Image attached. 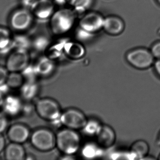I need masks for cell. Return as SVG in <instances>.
I'll list each match as a JSON object with an SVG mask.
<instances>
[{
    "mask_svg": "<svg viewBox=\"0 0 160 160\" xmlns=\"http://www.w3.org/2000/svg\"><path fill=\"white\" fill-rule=\"evenodd\" d=\"M82 139L77 131L64 128L56 134V147L64 156H72L81 148Z\"/></svg>",
    "mask_w": 160,
    "mask_h": 160,
    "instance_id": "1",
    "label": "cell"
},
{
    "mask_svg": "<svg viewBox=\"0 0 160 160\" xmlns=\"http://www.w3.org/2000/svg\"><path fill=\"white\" fill-rule=\"evenodd\" d=\"M76 12L69 8L54 11L50 18L51 31L54 34L61 35L71 31L76 22Z\"/></svg>",
    "mask_w": 160,
    "mask_h": 160,
    "instance_id": "2",
    "label": "cell"
},
{
    "mask_svg": "<svg viewBox=\"0 0 160 160\" xmlns=\"http://www.w3.org/2000/svg\"><path fill=\"white\" fill-rule=\"evenodd\" d=\"M35 111L38 116L45 121L56 122L59 121L62 111L58 101L51 98H43L36 103Z\"/></svg>",
    "mask_w": 160,
    "mask_h": 160,
    "instance_id": "3",
    "label": "cell"
},
{
    "mask_svg": "<svg viewBox=\"0 0 160 160\" xmlns=\"http://www.w3.org/2000/svg\"><path fill=\"white\" fill-rule=\"evenodd\" d=\"M31 142L37 150L43 152H50L56 147V134L48 128L38 129L32 133Z\"/></svg>",
    "mask_w": 160,
    "mask_h": 160,
    "instance_id": "4",
    "label": "cell"
},
{
    "mask_svg": "<svg viewBox=\"0 0 160 160\" xmlns=\"http://www.w3.org/2000/svg\"><path fill=\"white\" fill-rule=\"evenodd\" d=\"M88 120L85 114L81 110L69 108L62 112L60 123L65 128L78 131L83 129Z\"/></svg>",
    "mask_w": 160,
    "mask_h": 160,
    "instance_id": "5",
    "label": "cell"
},
{
    "mask_svg": "<svg viewBox=\"0 0 160 160\" xmlns=\"http://www.w3.org/2000/svg\"><path fill=\"white\" fill-rule=\"evenodd\" d=\"M126 60L132 66L144 69L151 66L154 63L152 53L144 49H137L129 52L126 55Z\"/></svg>",
    "mask_w": 160,
    "mask_h": 160,
    "instance_id": "6",
    "label": "cell"
},
{
    "mask_svg": "<svg viewBox=\"0 0 160 160\" xmlns=\"http://www.w3.org/2000/svg\"><path fill=\"white\" fill-rule=\"evenodd\" d=\"M29 60L26 49H18L8 56L6 68L9 72H21L29 65Z\"/></svg>",
    "mask_w": 160,
    "mask_h": 160,
    "instance_id": "7",
    "label": "cell"
},
{
    "mask_svg": "<svg viewBox=\"0 0 160 160\" xmlns=\"http://www.w3.org/2000/svg\"><path fill=\"white\" fill-rule=\"evenodd\" d=\"M104 18L99 13L91 12L86 14L79 22V27L85 31L94 34L103 27Z\"/></svg>",
    "mask_w": 160,
    "mask_h": 160,
    "instance_id": "8",
    "label": "cell"
},
{
    "mask_svg": "<svg viewBox=\"0 0 160 160\" xmlns=\"http://www.w3.org/2000/svg\"><path fill=\"white\" fill-rule=\"evenodd\" d=\"M32 13L39 19L51 18L54 12V7L51 0H34L31 3Z\"/></svg>",
    "mask_w": 160,
    "mask_h": 160,
    "instance_id": "9",
    "label": "cell"
},
{
    "mask_svg": "<svg viewBox=\"0 0 160 160\" xmlns=\"http://www.w3.org/2000/svg\"><path fill=\"white\" fill-rule=\"evenodd\" d=\"M96 143L102 149H108L115 144L116 133L111 126L102 125L96 136Z\"/></svg>",
    "mask_w": 160,
    "mask_h": 160,
    "instance_id": "10",
    "label": "cell"
},
{
    "mask_svg": "<svg viewBox=\"0 0 160 160\" xmlns=\"http://www.w3.org/2000/svg\"><path fill=\"white\" fill-rule=\"evenodd\" d=\"M32 21V16L27 9H21L14 12L10 18V24L14 29L23 31L30 27Z\"/></svg>",
    "mask_w": 160,
    "mask_h": 160,
    "instance_id": "11",
    "label": "cell"
},
{
    "mask_svg": "<svg viewBox=\"0 0 160 160\" xmlns=\"http://www.w3.org/2000/svg\"><path fill=\"white\" fill-rule=\"evenodd\" d=\"M8 137L12 142L22 144L30 137V132L26 126L16 124L10 127L8 132Z\"/></svg>",
    "mask_w": 160,
    "mask_h": 160,
    "instance_id": "12",
    "label": "cell"
},
{
    "mask_svg": "<svg viewBox=\"0 0 160 160\" xmlns=\"http://www.w3.org/2000/svg\"><path fill=\"white\" fill-rule=\"evenodd\" d=\"M124 28V22L119 17L109 16L104 18L102 29L107 34L117 35L123 32Z\"/></svg>",
    "mask_w": 160,
    "mask_h": 160,
    "instance_id": "13",
    "label": "cell"
},
{
    "mask_svg": "<svg viewBox=\"0 0 160 160\" xmlns=\"http://www.w3.org/2000/svg\"><path fill=\"white\" fill-rule=\"evenodd\" d=\"M64 52L67 56L72 59H79L85 54V49L80 42L67 39L64 45Z\"/></svg>",
    "mask_w": 160,
    "mask_h": 160,
    "instance_id": "14",
    "label": "cell"
},
{
    "mask_svg": "<svg viewBox=\"0 0 160 160\" xmlns=\"http://www.w3.org/2000/svg\"><path fill=\"white\" fill-rule=\"evenodd\" d=\"M2 108L6 114L16 116L21 111L22 105L18 98L10 95L4 98Z\"/></svg>",
    "mask_w": 160,
    "mask_h": 160,
    "instance_id": "15",
    "label": "cell"
},
{
    "mask_svg": "<svg viewBox=\"0 0 160 160\" xmlns=\"http://www.w3.org/2000/svg\"><path fill=\"white\" fill-rule=\"evenodd\" d=\"M5 157L8 160H23L26 157L25 151L21 144L11 142L5 149Z\"/></svg>",
    "mask_w": 160,
    "mask_h": 160,
    "instance_id": "16",
    "label": "cell"
},
{
    "mask_svg": "<svg viewBox=\"0 0 160 160\" xmlns=\"http://www.w3.org/2000/svg\"><path fill=\"white\" fill-rule=\"evenodd\" d=\"M35 67L38 75L48 76L53 72L55 65L53 60L46 56L39 59Z\"/></svg>",
    "mask_w": 160,
    "mask_h": 160,
    "instance_id": "17",
    "label": "cell"
},
{
    "mask_svg": "<svg viewBox=\"0 0 160 160\" xmlns=\"http://www.w3.org/2000/svg\"><path fill=\"white\" fill-rule=\"evenodd\" d=\"M38 89L35 81H26L20 87L21 95L26 100H31L37 95Z\"/></svg>",
    "mask_w": 160,
    "mask_h": 160,
    "instance_id": "18",
    "label": "cell"
},
{
    "mask_svg": "<svg viewBox=\"0 0 160 160\" xmlns=\"http://www.w3.org/2000/svg\"><path fill=\"white\" fill-rule=\"evenodd\" d=\"M68 39H63L53 43L48 49V57L53 60L59 58L64 52V48L66 42Z\"/></svg>",
    "mask_w": 160,
    "mask_h": 160,
    "instance_id": "19",
    "label": "cell"
},
{
    "mask_svg": "<svg viewBox=\"0 0 160 160\" xmlns=\"http://www.w3.org/2000/svg\"><path fill=\"white\" fill-rule=\"evenodd\" d=\"M102 124L96 119H88L86 124L82 131L85 135L96 137L101 128Z\"/></svg>",
    "mask_w": 160,
    "mask_h": 160,
    "instance_id": "20",
    "label": "cell"
},
{
    "mask_svg": "<svg viewBox=\"0 0 160 160\" xmlns=\"http://www.w3.org/2000/svg\"><path fill=\"white\" fill-rule=\"evenodd\" d=\"M149 147L148 145L144 141H137L134 143L131 148V153L133 157L140 158L144 157L148 153Z\"/></svg>",
    "mask_w": 160,
    "mask_h": 160,
    "instance_id": "21",
    "label": "cell"
},
{
    "mask_svg": "<svg viewBox=\"0 0 160 160\" xmlns=\"http://www.w3.org/2000/svg\"><path fill=\"white\" fill-rule=\"evenodd\" d=\"M20 72H10L7 78L6 83L12 89L20 88L24 83V78Z\"/></svg>",
    "mask_w": 160,
    "mask_h": 160,
    "instance_id": "22",
    "label": "cell"
},
{
    "mask_svg": "<svg viewBox=\"0 0 160 160\" xmlns=\"http://www.w3.org/2000/svg\"><path fill=\"white\" fill-rule=\"evenodd\" d=\"M11 42V36L7 29L0 27V51L9 47Z\"/></svg>",
    "mask_w": 160,
    "mask_h": 160,
    "instance_id": "23",
    "label": "cell"
},
{
    "mask_svg": "<svg viewBox=\"0 0 160 160\" xmlns=\"http://www.w3.org/2000/svg\"><path fill=\"white\" fill-rule=\"evenodd\" d=\"M93 0H77L74 6L76 13L82 14L88 10L92 5Z\"/></svg>",
    "mask_w": 160,
    "mask_h": 160,
    "instance_id": "24",
    "label": "cell"
},
{
    "mask_svg": "<svg viewBox=\"0 0 160 160\" xmlns=\"http://www.w3.org/2000/svg\"><path fill=\"white\" fill-rule=\"evenodd\" d=\"M50 41L48 38L43 36L37 38L33 42V46L39 51L48 49L50 46Z\"/></svg>",
    "mask_w": 160,
    "mask_h": 160,
    "instance_id": "25",
    "label": "cell"
},
{
    "mask_svg": "<svg viewBox=\"0 0 160 160\" xmlns=\"http://www.w3.org/2000/svg\"><path fill=\"white\" fill-rule=\"evenodd\" d=\"M21 74L24 79H26L27 81H34L35 78L38 75L35 66L29 65L21 71Z\"/></svg>",
    "mask_w": 160,
    "mask_h": 160,
    "instance_id": "26",
    "label": "cell"
},
{
    "mask_svg": "<svg viewBox=\"0 0 160 160\" xmlns=\"http://www.w3.org/2000/svg\"><path fill=\"white\" fill-rule=\"evenodd\" d=\"M100 147L98 144L96 146L92 145H87V146L84 147L82 151V154L84 157L87 158H91L95 157L98 153V149Z\"/></svg>",
    "mask_w": 160,
    "mask_h": 160,
    "instance_id": "27",
    "label": "cell"
},
{
    "mask_svg": "<svg viewBox=\"0 0 160 160\" xmlns=\"http://www.w3.org/2000/svg\"><path fill=\"white\" fill-rule=\"evenodd\" d=\"M94 35V34L88 33L79 27L77 29L76 32V37L77 39L80 41H88L89 39H91Z\"/></svg>",
    "mask_w": 160,
    "mask_h": 160,
    "instance_id": "28",
    "label": "cell"
},
{
    "mask_svg": "<svg viewBox=\"0 0 160 160\" xmlns=\"http://www.w3.org/2000/svg\"><path fill=\"white\" fill-rule=\"evenodd\" d=\"M8 126V121L5 114L0 113V133L5 131Z\"/></svg>",
    "mask_w": 160,
    "mask_h": 160,
    "instance_id": "29",
    "label": "cell"
},
{
    "mask_svg": "<svg viewBox=\"0 0 160 160\" xmlns=\"http://www.w3.org/2000/svg\"><path fill=\"white\" fill-rule=\"evenodd\" d=\"M8 71L6 68L0 66V85L5 83L8 74Z\"/></svg>",
    "mask_w": 160,
    "mask_h": 160,
    "instance_id": "30",
    "label": "cell"
},
{
    "mask_svg": "<svg viewBox=\"0 0 160 160\" xmlns=\"http://www.w3.org/2000/svg\"><path fill=\"white\" fill-rule=\"evenodd\" d=\"M151 53L154 57L160 59V42L155 44L152 47Z\"/></svg>",
    "mask_w": 160,
    "mask_h": 160,
    "instance_id": "31",
    "label": "cell"
},
{
    "mask_svg": "<svg viewBox=\"0 0 160 160\" xmlns=\"http://www.w3.org/2000/svg\"><path fill=\"white\" fill-rule=\"evenodd\" d=\"M6 141L2 133H0V153L5 149Z\"/></svg>",
    "mask_w": 160,
    "mask_h": 160,
    "instance_id": "32",
    "label": "cell"
},
{
    "mask_svg": "<svg viewBox=\"0 0 160 160\" xmlns=\"http://www.w3.org/2000/svg\"><path fill=\"white\" fill-rule=\"evenodd\" d=\"M54 3L59 5H64L66 3V0H53Z\"/></svg>",
    "mask_w": 160,
    "mask_h": 160,
    "instance_id": "33",
    "label": "cell"
},
{
    "mask_svg": "<svg viewBox=\"0 0 160 160\" xmlns=\"http://www.w3.org/2000/svg\"><path fill=\"white\" fill-rule=\"evenodd\" d=\"M155 68L157 72L158 73L159 75H160V59L158 60L155 64Z\"/></svg>",
    "mask_w": 160,
    "mask_h": 160,
    "instance_id": "34",
    "label": "cell"
},
{
    "mask_svg": "<svg viewBox=\"0 0 160 160\" xmlns=\"http://www.w3.org/2000/svg\"><path fill=\"white\" fill-rule=\"evenodd\" d=\"M4 100V98L3 97V95H2V94L0 93V108L2 107V106Z\"/></svg>",
    "mask_w": 160,
    "mask_h": 160,
    "instance_id": "35",
    "label": "cell"
},
{
    "mask_svg": "<svg viewBox=\"0 0 160 160\" xmlns=\"http://www.w3.org/2000/svg\"><path fill=\"white\" fill-rule=\"evenodd\" d=\"M77 2V0H66L67 3H68L70 5L74 6L75 3Z\"/></svg>",
    "mask_w": 160,
    "mask_h": 160,
    "instance_id": "36",
    "label": "cell"
},
{
    "mask_svg": "<svg viewBox=\"0 0 160 160\" xmlns=\"http://www.w3.org/2000/svg\"><path fill=\"white\" fill-rule=\"evenodd\" d=\"M159 144H160V136L159 137Z\"/></svg>",
    "mask_w": 160,
    "mask_h": 160,
    "instance_id": "37",
    "label": "cell"
},
{
    "mask_svg": "<svg viewBox=\"0 0 160 160\" xmlns=\"http://www.w3.org/2000/svg\"><path fill=\"white\" fill-rule=\"evenodd\" d=\"M158 1L159 3H160V0H158Z\"/></svg>",
    "mask_w": 160,
    "mask_h": 160,
    "instance_id": "38",
    "label": "cell"
},
{
    "mask_svg": "<svg viewBox=\"0 0 160 160\" xmlns=\"http://www.w3.org/2000/svg\"><path fill=\"white\" fill-rule=\"evenodd\" d=\"M30 1H32V2H33V1H34V0H30Z\"/></svg>",
    "mask_w": 160,
    "mask_h": 160,
    "instance_id": "39",
    "label": "cell"
},
{
    "mask_svg": "<svg viewBox=\"0 0 160 160\" xmlns=\"http://www.w3.org/2000/svg\"></svg>",
    "mask_w": 160,
    "mask_h": 160,
    "instance_id": "40",
    "label": "cell"
}]
</instances>
